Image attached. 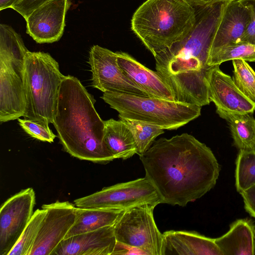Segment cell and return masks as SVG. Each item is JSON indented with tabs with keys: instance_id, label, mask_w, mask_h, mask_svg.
Instances as JSON below:
<instances>
[{
	"instance_id": "1",
	"label": "cell",
	"mask_w": 255,
	"mask_h": 255,
	"mask_svg": "<svg viewBox=\"0 0 255 255\" xmlns=\"http://www.w3.org/2000/svg\"><path fill=\"white\" fill-rule=\"evenodd\" d=\"M145 176L162 203L185 207L216 185L220 166L211 149L184 133L154 140L139 156Z\"/></svg>"
},
{
	"instance_id": "2",
	"label": "cell",
	"mask_w": 255,
	"mask_h": 255,
	"mask_svg": "<svg viewBox=\"0 0 255 255\" xmlns=\"http://www.w3.org/2000/svg\"><path fill=\"white\" fill-rule=\"evenodd\" d=\"M221 15L214 6L198 8L187 35L154 57L156 71L169 87L174 101L201 107L210 104L208 82L215 66H209L208 60Z\"/></svg>"
},
{
	"instance_id": "3",
	"label": "cell",
	"mask_w": 255,
	"mask_h": 255,
	"mask_svg": "<svg viewBox=\"0 0 255 255\" xmlns=\"http://www.w3.org/2000/svg\"><path fill=\"white\" fill-rule=\"evenodd\" d=\"M96 100L80 80L65 76L59 88L53 125L64 150L80 160L107 164L114 159L104 139V121Z\"/></svg>"
},
{
	"instance_id": "4",
	"label": "cell",
	"mask_w": 255,
	"mask_h": 255,
	"mask_svg": "<svg viewBox=\"0 0 255 255\" xmlns=\"http://www.w3.org/2000/svg\"><path fill=\"white\" fill-rule=\"evenodd\" d=\"M196 9L183 0H147L134 13L131 29L154 57L184 38Z\"/></svg>"
},
{
	"instance_id": "5",
	"label": "cell",
	"mask_w": 255,
	"mask_h": 255,
	"mask_svg": "<svg viewBox=\"0 0 255 255\" xmlns=\"http://www.w3.org/2000/svg\"><path fill=\"white\" fill-rule=\"evenodd\" d=\"M64 76L58 62L49 53H27L22 74L26 98L25 119L52 124Z\"/></svg>"
},
{
	"instance_id": "6",
	"label": "cell",
	"mask_w": 255,
	"mask_h": 255,
	"mask_svg": "<svg viewBox=\"0 0 255 255\" xmlns=\"http://www.w3.org/2000/svg\"><path fill=\"white\" fill-rule=\"evenodd\" d=\"M101 98L117 111L120 119L143 121L176 129L201 115V107L139 95L104 92Z\"/></svg>"
},
{
	"instance_id": "7",
	"label": "cell",
	"mask_w": 255,
	"mask_h": 255,
	"mask_svg": "<svg viewBox=\"0 0 255 255\" xmlns=\"http://www.w3.org/2000/svg\"><path fill=\"white\" fill-rule=\"evenodd\" d=\"M77 207L126 210L140 205L157 206L161 198L145 177L105 187L92 194L74 201Z\"/></svg>"
},
{
	"instance_id": "8",
	"label": "cell",
	"mask_w": 255,
	"mask_h": 255,
	"mask_svg": "<svg viewBox=\"0 0 255 255\" xmlns=\"http://www.w3.org/2000/svg\"><path fill=\"white\" fill-rule=\"evenodd\" d=\"M156 206L145 204L125 210L114 226L116 241L138 248L146 255H161L163 234L154 221Z\"/></svg>"
},
{
	"instance_id": "9",
	"label": "cell",
	"mask_w": 255,
	"mask_h": 255,
	"mask_svg": "<svg viewBox=\"0 0 255 255\" xmlns=\"http://www.w3.org/2000/svg\"><path fill=\"white\" fill-rule=\"evenodd\" d=\"M88 62L93 87L103 92L150 97L125 74L118 64L116 52L98 45H93L89 51Z\"/></svg>"
},
{
	"instance_id": "10",
	"label": "cell",
	"mask_w": 255,
	"mask_h": 255,
	"mask_svg": "<svg viewBox=\"0 0 255 255\" xmlns=\"http://www.w3.org/2000/svg\"><path fill=\"white\" fill-rule=\"evenodd\" d=\"M35 194L29 187L7 199L0 209V255H8L31 218Z\"/></svg>"
},
{
	"instance_id": "11",
	"label": "cell",
	"mask_w": 255,
	"mask_h": 255,
	"mask_svg": "<svg viewBox=\"0 0 255 255\" xmlns=\"http://www.w3.org/2000/svg\"><path fill=\"white\" fill-rule=\"evenodd\" d=\"M42 209L46 214L29 255H51L77 219V207L68 201L44 204Z\"/></svg>"
},
{
	"instance_id": "12",
	"label": "cell",
	"mask_w": 255,
	"mask_h": 255,
	"mask_svg": "<svg viewBox=\"0 0 255 255\" xmlns=\"http://www.w3.org/2000/svg\"><path fill=\"white\" fill-rule=\"evenodd\" d=\"M71 4L69 0H52L36 8L25 19L26 33L38 43L58 41Z\"/></svg>"
},
{
	"instance_id": "13",
	"label": "cell",
	"mask_w": 255,
	"mask_h": 255,
	"mask_svg": "<svg viewBox=\"0 0 255 255\" xmlns=\"http://www.w3.org/2000/svg\"><path fill=\"white\" fill-rule=\"evenodd\" d=\"M209 99L215 105L216 112L253 114L255 102L246 96L233 79L223 72L219 65L212 69L208 82Z\"/></svg>"
},
{
	"instance_id": "14",
	"label": "cell",
	"mask_w": 255,
	"mask_h": 255,
	"mask_svg": "<svg viewBox=\"0 0 255 255\" xmlns=\"http://www.w3.org/2000/svg\"><path fill=\"white\" fill-rule=\"evenodd\" d=\"M116 239L114 227H105L62 240L51 255H111Z\"/></svg>"
},
{
	"instance_id": "15",
	"label": "cell",
	"mask_w": 255,
	"mask_h": 255,
	"mask_svg": "<svg viewBox=\"0 0 255 255\" xmlns=\"http://www.w3.org/2000/svg\"><path fill=\"white\" fill-rule=\"evenodd\" d=\"M26 98L22 74L0 62V122L4 123L23 117Z\"/></svg>"
},
{
	"instance_id": "16",
	"label": "cell",
	"mask_w": 255,
	"mask_h": 255,
	"mask_svg": "<svg viewBox=\"0 0 255 255\" xmlns=\"http://www.w3.org/2000/svg\"><path fill=\"white\" fill-rule=\"evenodd\" d=\"M251 16V8L241 0L227 2L212 42L210 54L221 47L239 43Z\"/></svg>"
},
{
	"instance_id": "17",
	"label": "cell",
	"mask_w": 255,
	"mask_h": 255,
	"mask_svg": "<svg viewBox=\"0 0 255 255\" xmlns=\"http://www.w3.org/2000/svg\"><path fill=\"white\" fill-rule=\"evenodd\" d=\"M162 234L161 255H222L215 239L197 232L170 230Z\"/></svg>"
},
{
	"instance_id": "18",
	"label": "cell",
	"mask_w": 255,
	"mask_h": 255,
	"mask_svg": "<svg viewBox=\"0 0 255 255\" xmlns=\"http://www.w3.org/2000/svg\"><path fill=\"white\" fill-rule=\"evenodd\" d=\"M116 53L118 64L125 74L150 97L174 101L169 87L157 71L147 68L127 53Z\"/></svg>"
},
{
	"instance_id": "19",
	"label": "cell",
	"mask_w": 255,
	"mask_h": 255,
	"mask_svg": "<svg viewBox=\"0 0 255 255\" xmlns=\"http://www.w3.org/2000/svg\"><path fill=\"white\" fill-rule=\"evenodd\" d=\"M255 242V226L247 219L236 220L226 234L215 238L222 255H254Z\"/></svg>"
},
{
	"instance_id": "20",
	"label": "cell",
	"mask_w": 255,
	"mask_h": 255,
	"mask_svg": "<svg viewBox=\"0 0 255 255\" xmlns=\"http://www.w3.org/2000/svg\"><path fill=\"white\" fill-rule=\"evenodd\" d=\"M125 210L77 207L76 220L64 239L105 227L114 226Z\"/></svg>"
},
{
	"instance_id": "21",
	"label": "cell",
	"mask_w": 255,
	"mask_h": 255,
	"mask_svg": "<svg viewBox=\"0 0 255 255\" xmlns=\"http://www.w3.org/2000/svg\"><path fill=\"white\" fill-rule=\"evenodd\" d=\"M104 139L115 159L124 160L137 154L136 143L130 129L121 120L104 121Z\"/></svg>"
},
{
	"instance_id": "22",
	"label": "cell",
	"mask_w": 255,
	"mask_h": 255,
	"mask_svg": "<svg viewBox=\"0 0 255 255\" xmlns=\"http://www.w3.org/2000/svg\"><path fill=\"white\" fill-rule=\"evenodd\" d=\"M28 51L21 36L11 26L0 24V62L22 74L25 57Z\"/></svg>"
},
{
	"instance_id": "23",
	"label": "cell",
	"mask_w": 255,
	"mask_h": 255,
	"mask_svg": "<svg viewBox=\"0 0 255 255\" xmlns=\"http://www.w3.org/2000/svg\"><path fill=\"white\" fill-rule=\"evenodd\" d=\"M217 113L229 124L234 144L239 150H255V119L252 114Z\"/></svg>"
},
{
	"instance_id": "24",
	"label": "cell",
	"mask_w": 255,
	"mask_h": 255,
	"mask_svg": "<svg viewBox=\"0 0 255 255\" xmlns=\"http://www.w3.org/2000/svg\"><path fill=\"white\" fill-rule=\"evenodd\" d=\"M128 128L134 139L137 154L140 156L151 146L155 139L164 133L160 126L149 123L128 119H120Z\"/></svg>"
},
{
	"instance_id": "25",
	"label": "cell",
	"mask_w": 255,
	"mask_h": 255,
	"mask_svg": "<svg viewBox=\"0 0 255 255\" xmlns=\"http://www.w3.org/2000/svg\"><path fill=\"white\" fill-rule=\"evenodd\" d=\"M236 165V187L241 193L255 185V150H240Z\"/></svg>"
},
{
	"instance_id": "26",
	"label": "cell",
	"mask_w": 255,
	"mask_h": 255,
	"mask_svg": "<svg viewBox=\"0 0 255 255\" xmlns=\"http://www.w3.org/2000/svg\"><path fill=\"white\" fill-rule=\"evenodd\" d=\"M235 59L255 62V45L239 43L221 47L209 54L208 64L220 66L223 62Z\"/></svg>"
},
{
	"instance_id": "27",
	"label": "cell",
	"mask_w": 255,
	"mask_h": 255,
	"mask_svg": "<svg viewBox=\"0 0 255 255\" xmlns=\"http://www.w3.org/2000/svg\"><path fill=\"white\" fill-rule=\"evenodd\" d=\"M46 214L45 209H38L28 223L19 240L8 255H29Z\"/></svg>"
},
{
	"instance_id": "28",
	"label": "cell",
	"mask_w": 255,
	"mask_h": 255,
	"mask_svg": "<svg viewBox=\"0 0 255 255\" xmlns=\"http://www.w3.org/2000/svg\"><path fill=\"white\" fill-rule=\"evenodd\" d=\"M232 63L235 84L246 96L255 102V71L244 60L235 59Z\"/></svg>"
},
{
	"instance_id": "29",
	"label": "cell",
	"mask_w": 255,
	"mask_h": 255,
	"mask_svg": "<svg viewBox=\"0 0 255 255\" xmlns=\"http://www.w3.org/2000/svg\"><path fill=\"white\" fill-rule=\"evenodd\" d=\"M19 126L31 137L42 141L53 142L56 135L45 124L25 119H18Z\"/></svg>"
},
{
	"instance_id": "30",
	"label": "cell",
	"mask_w": 255,
	"mask_h": 255,
	"mask_svg": "<svg viewBox=\"0 0 255 255\" xmlns=\"http://www.w3.org/2000/svg\"><path fill=\"white\" fill-rule=\"evenodd\" d=\"M52 0H17L11 8L19 13L25 19L33 12Z\"/></svg>"
},
{
	"instance_id": "31",
	"label": "cell",
	"mask_w": 255,
	"mask_h": 255,
	"mask_svg": "<svg viewBox=\"0 0 255 255\" xmlns=\"http://www.w3.org/2000/svg\"><path fill=\"white\" fill-rule=\"evenodd\" d=\"M251 9L252 16L240 43L255 45V0H241Z\"/></svg>"
},
{
	"instance_id": "32",
	"label": "cell",
	"mask_w": 255,
	"mask_h": 255,
	"mask_svg": "<svg viewBox=\"0 0 255 255\" xmlns=\"http://www.w3.org/2000/svg\"><path fill=\"white\" fill-rule=\"evenodd\" d=\"M240 194L243 199L246 210L255 218V185Z\"/></svg>"
},
{
	"instance_id": "33",
	"label": "cell",
	"mask_w": 255,
	"mask_h": 255,
	"mask_svg": "<svg viewBox=\"0 0 255 255\" xmlns=\"http://www.w3.org/2000/svg\"><path fill=\"white\" fill-rule=\"evenodd\" d=\"M146 255L145 253L138 248L118 241H116L114 251L111 255Z\"/></svg>"
},
{
	"instance_id": "34",
	"label": "cell",
	"mask_w": 255,
	"mask_h": 255,
	"mask_svg": "<svg viewBox=\"0 0 255 255\" xmlns=\"http://www.w3.org/2000/svg\"><path fill=\"white\" fill-rule=\"evenodd\" d=\"M194 8L204 6L207 5L215 0H183Z\"/></svg>"
},
{
	"instance_id": "35",
	"label": "cell",
	"mask_w": 255,
	"mask_h": 255,
	"mask_svg": "<svg viewBox=\"0 0 255 255\" xmlns=\"http://www.w3.org/2000/svg\"><path fill=\"white\" fill-rule=\"evenodd\" d=\"M17 0H0V10H2L11 6Z\"/></svg>"
},
{
	"instance_id": "36",
	"label": "cell",
	"mask_w": 255,
	"mask_h": 255,
	"mask_svg": "<svg viewBox=\"0 0 255 255\" xmlns=\"http://www.w3.org/2000/svg\"><path fill=\"white\" fill-rule=\"evenodd\" d=\"M221 0V1H226V2H231V1L238 0Z\"/></svg>"
},
{
	"instance_id": "37",
	"label": "cell",
	"mask_w": 255,
	"mask_h": 255,
	"mask_svg": "<svg viewBox=\"0 0 255 255\" xmlns=\"http://www.w3.org/2000/svg\"><path fill=\"white\" fill-rule=\"evenodd\" d=\"M254 255H255V246H254Z\"/></svg>"
}]
</instances>
